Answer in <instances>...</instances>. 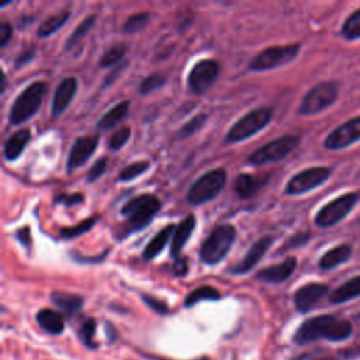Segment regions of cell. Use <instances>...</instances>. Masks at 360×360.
Segmentation results:
<instances>
[{"label":"cell","instance_id":"obj_1","mask_svg":"<svg viewBox=\"0 0 360 360\" xmlns=\"http://www.w3.org/2000/svg\"><path fill=\"white\" fill-rule=\"evenodd\" d=\"M353 328L347 319L332 314L312 316L304 321L295 330L292 340L297 345H307L318 339L329 342H343L352 336Z\"/></svg>","mask_w":360,"mask_h":360},{"label":"cell","instance_id":"obj_2","mask_svg":"<svg viewBox=\"0 0 360 360\" xmlns=\"http://www.w3.org/2000/svg\"><path fill=\"white\" fill-rule=\"evenodd\" d=\"M160 210V201L152 194H141L129 200L122 208L121 214L127 218V233L145 228L156 212Z\"/></svg>","mask_w":360,"mask_h":360},{"label":"cell","instance_id":"obj_3","mask_svg":"<svg viewBox=\"0 0 360 360\" xmlns=\"http://www.w3.org/2000/svg\"><path fill=\"white\" fill-rule=\"evenodd\" d=\"M236 236V231L229 224H221L212 229L210 236L202 242L200 257L207 264L219 263L229 252Z\"/></svg>","mask_w":360,"mask_h":360},{"label":"cell","instance_id":"obj_4","mask_svg":"<svg viewBox=\"0 0 360 360\" xmlns=\"http://www.w3.org/2000/svg\"><path fill=\"white\" fill-rule=\"evenodd\" d=\"M46 94V84L44 82H34L25 87L14 100L10 108V124L18 125L30 120L41 107L42 98Z\"/></svg>","mask_w":360,"mask_h":360},{"label":"cell","instance_id":"obj_5","mask_svg":"<svg viewBox=\"0 0 360 360\" xmlns=\"http://www.w3.org/2000/svg\"><path fill=\"white\" fill-rule=\"evenodd\" d=\"M360 201V191H349L329 202L316 212L314 222L319 228H330L343 221Z\"/></svg>","mask_w":360,"mask_h":360},{"label":"cell","instance_id":"obj_6","mask_svg":"<svg viewBox=\"0 0 360 360\" xmlns=\"http://www.w3.org/2000/svg\"><path fill=\"white\" fill-rule=\"evenodd\" d=\"M339 97V86L333 80H325L311 87L302 97L298 114L314 115L330 107Z\"/></svg>","mask_w":360,"mask_h":360},{"label":"cell","instance_id":"obj_7","mask_svg":"<svg viewBox=\"0 0 360 360\" xmlns=\"http://www.w3.org/2000/svg\"><path fill=\"white\" fill-rule=\"evenodd\" d=\"M226 183V172L224 169H214L198 177L187 193V201L198 205L212 200L224 188Z\"/></svg>","mask_w":360,"mask_h":360},{"label":"cell","instance_id":"obj_8","mask_svg":"<svg viewBox=\"0 0 360 360\" xmlns=\"http://www.w3.org/2000/svg\"><path fill=\"white\" fill-rule=\"evenodd\" d=\"M270 120H271V110L267 107H259L249 111L229 128L226 134V142L228 143L240 142L246 138H250L252 135L263 129Z\"/></svg>","mask_w":360,"mask_h":360},{"label":"cell","instance_id":"obj_9","mask_svg":"<svg viewBox=\"0 0 360 360\" xmlns=\"http://www.w3.org/2000/svg\"><path fill=\"white\" fill-rule=\"evenodd\" d=\"M301 49V44H288V45H276L263 49L259 52L249 63L252 70H269L277 66H283L294 60Z\"/></svg>","mask_w":360,"mask_h":360},{"label":"cell","instance_id":"obj_10","mask_svg":"<svg viewBox=\"0 0 360 360\" xmlns=\"http://www.w3.org/2000/svg\"><path fill=\"white\" fill-rule=\"evenodd\" d=\"M300 143V136L284 135L256 149L248 159L250 165H266L284 159Z\"/></svg>","mask_w":360,"mask_h":360},{"label":"cell","instance_id":"obj_11","mask_svg":"<svg viewBox=\"0 0 360 360\" xmlns=\"http://www.w3.org/2000/svg\"><path fill=\"white\" fill-rule=\"evenodd\" d=\"M332 174V167L328 166H314L308 167L297 174H294L287 186H285V193L291 195H298V194H305L321 184H323Z\"/></svg>","mask_w":360,"mask_h":360},{"label":"cell","instance_id":"obj_12","mask_svg":"<svg viewBox=\"0 0 360 360\" xmlns=\"http://www.w3.org/2000/svg\"><path fill=\"white\" fill-rule=\"evenodd\" d=\"M360 141V115L350 118L332 129L323 139V148L340 150Z\"/></svg>","mask_w":360,"mask_h":360},{"label":"cell","instance_id":"obj_13","mask_svg":"<svg viewBox=\"0 0 360 360\" xmlns=\"http://www.w3.org/2000/svg\"><path fill=\"white\" fill-rule=\"evenodd\" d=\"M219 65L214 59H202L197 62L188 73V87L195 94L205 93L217 80Z\"/></svg>","mask_w":360,"mask_h":360},{"label":"cell","instance_id":"obj_14","mask_svg":"<svg viewBox=\"0 0 360 360\" xmlns=\"http://www.w3.org/2000/svg\"><path fill=\"white\" fill-rule=\"evenodd\" d=\"M329 287L322 283H308L294 292V305L298 312H308L328 292Z\"/></svg>","mask_w":360,"mask_h":360},{"label":"cell","instance_id":"obj_15","mask_svg":"<svg viewBox=\"0 0 360 360\" xmlns=\"http://www.w3.org/2000/svg\"><path fill=\"white\" fill-rule=\"evenodd\" d=\"M98 143V138L94 135H84L75 141V143L70 148L69 158H68V170L72 172L76 167L83 166L89 158L94 153Z\"/></svg>","mask_w":360,"mask_h":360},{"label":"cell","instance_id":"obj_16","mask_svg":"<svg viewBox=\"0 0 360 360\" xmlns=\"http://www.w3.org/2000/svg\"><path fill=\"white\" fill-rule=\"evenodd\" d=\"M273 243V238L266 235L263 238H260L259 240H256L252 248L249 249V252L245 255V257L235 266H232L229 269L231 273H235V274H243V273H248L259 262L260 259L264 256V253L267 252V249L271 246Z\"/></svg>","mask_w":360,"mask_h":360},{"label":"cell","instance_id":"obj_17","mask_svg":"<svg viewBox=\"0 0 360 360\" xmlns=\"http://www.w3.org/2000/svg\"><path fill=\"white\" fill-rule=\"evenodd\" d=\"M297 267V257L290 256L287 257L284 262L278 263V264H273L269 267L262 269L256 277L263 281V283H271V284H278L285 281L295 270Z\"/></svg>","mask_w":360,"mask_h":360},{"label":"cell","instance_id":"obj_18","mask_svg":"<svg viewBox=\"0 0 360 360\" xmlns=\"http://www.w3.org/2000/svg\"><path fill=\"white\" fill-rule=\"evenodd\" d=\"M77 90L76 77H65L56 86L52 97V115H60L66 107L70 104L75 93Z\"/></svg>","mask_w":360,"mask_h":360},{"label":"cell","instance_id":"obj_19","mask_svg":"<svg viewBox=\"0 0 360 360\" xmlns=\"http://www.w3.org/2000/svg\"><path fill=\"white\" fill-rule=\"evenodd\" d=\"M195 226V217L193 214L187 215L183 221H180V224H177L173 236H172V243H170V255L172 257L177 259V256L180 255L183 246L187 243V240L190 239L193 231Z\"/></svg>","mask_w":360,"mask_h":360},{"label":"cell","instance_id":"obj_20","mask_svg":"<svg viewBox=\"0 0 360 360\" xmlns=\"http://www.w3.org/2000/svg\"><path fill=\"white\" fill-rule=\"evenodd\" d=\"M352 252H353V249H352V245H349V243L336 245V246H333L332 249L326 250V252L321 256V259H319V262H318V266H319V269H322V270L335 269V267H338V266L346 263V262L350 259Z\"/></svg>","mask_w":360,"mask_h":360},{"label":"cell","instance_id":"obj_21","mask_svg":"<svg viewBox=\"0 0 360 360\" xmlns=\"http://www.w3.org/2000/svg\"><path fill=\"white\" fill-rule=\"evenodd\" d=\"M37 323L51 335H60L65 329L63 315L51 308H42L35 315Z\"/></svg>","mask_w":360,"mask_h":360},{"label":"cell","instance_id":"obj_22","mask_svg":"<svg viewBox=\"0 0 360 360\" xmlns=\"http://www.w3.org/2000/svg\"><path fill=\"white\" fill-rule=\"evenodd\" d=\"M357 297H360V274L349 278L347 281L332 290L329 294V302L336 305L347 302Z\"/></svg>","mask_w":360,"mask_h":360},{"label":"cell","instance_id":"obj_23","mask_svg":"<svg viewBox=\"0 0 360 360\" xmlns=\"http://www.w3.org/2000/svg\"><path fill=\"white\" fill-rule=\"evenodd\" d=\"M51 301L68 316L72 318L75 314H77L83 305V298L73 292H65V291H53L51 294Z\"/></svg>","mask_w":360,"mask_h":360},{"label":"cell","instance_id":"obj_24","mask_svg":"<svg viewBox=\"0 0 360 360\" xmlns=\"http://www.w3.org/2000/svg\"><path fill=\"white\" fill-rule=\"evenodd\" d=\"M176 226L174 224H167L165 228H162L150 240L149 243L145 246L143 252H142V257L145 260H152L156 255H159L163 248L166 246V243L169 242V238L173 236Z\"/></svg>","mask_w":360,"mask_h":360},{"label":"cell","instance_id":"obj_25","mask_svg":"<svg viewBox=\"0 0 360 360\" xmlns=\"http://www.w3.org/2000/svg\"><path fill=\"white\" fill-rule=\"evenodd\" d=\"M30 138H31L30 129H27V128H22V129L14 132L4 143V149H3L4 158L7 160H15L25 149Z\"/></svg>","mask_w":360,"mask_h":360},{"label":"cell","instance_id":"obj_26","mask_svg":"<svg viewBox=\"0 0 360 360\" xmlns=\"http://www.w3.org/2000/svg\"><path fill=\"white\" fill-rule=\"evenodd\" d=\"M129 108V101L128 100H122L118 104H115L112 108H110L98 121L97 128L98 129H110L114 125H117L128 112Z\"/></svg>","mask_w":360,"mask_h":360},{"label":"cell","instance_id":"obj_27","mask_svg":"<svg viewBox=\"0 0 360 360\" xmlns=\"http://www.w3.org/2000/svg\"><path fill=\"white\" fill-rule=\"evenodd\" d=\"M69 17H70V11H69V10H62V11H59V13H56V14H53V15L45 18V20L41 22V25L38 27L37 35L41 37V38L51 35L52 32H55L56 30H59V28L68 21Z\"/></svg>","mask_w":360,"mask_h":360},{"label":"cell","instance_id":"obj_28","mask_svg":"<svg viewBox=\"0 0 360 360\" xmlns=\"http://www.w3.org/2000/svg\"><path fill=\"white\" fill-rule=\"evenodd\" d=\"M219 298H221V294L217 288L211 285H201L187 294L184 300V307H193L200 301H215Z\"/></svg>","mask_w":360,"mask_h":360},{"label":"cell","instance_id":"obj_29","mask_svg":"<svg viewBox=\"0 0 360 360\" xmlns=\"http://www.w3.org/2000/svg\"><path fill=\"white\" fill-rule=\"evenodd\" d=\"M259 188V181L248 173H242L235 179V184H233V190L235 193L240 197V198H249L252 197L256 190Z\"/></svg>","mask_w":360,"mask_h":360},{"label":"cell","instance_id":"obj_30","mask_svg":"<svg viewBox=\"0 0 360 360\" xmlns=\"http://www.w3.org/2000/svg\"><path fill=\"white\" fill-rule=\"evenodd\" d=\"M340 35L343 39L353 42L360 39V8L354 10L343 22L340 28Z\"/></svg>","mask_w":360,"mask_h":360},{"label":"cell","instance_id":"obj_31","mask_svg":"<svg viewBox=\"0 0 360 360\" xmlns=\"http://www.w3.org/2000/svg\"><path fill=\"white\" fill-rule=\"evenodd\" d=\"M96 329H97V323L94 318H86L82 325L79 326L77 330V338L80 339V342L89 347V349H96L97 343L94 340L96 336Z\"/></svg>","mask_w":360,"mask_h":360},{"label":"cell","instance_id":"obj_32","mask_svg":"<svg viewBox=\"0 0 360 360\" xmlns=\"http://www.w3.org/2000/svg\"><path fill=\"white\" fill-rule=\"evenodd\" d=\"M96 21V15H89L86 17L72 32V35L69 37V39L66 41V49H72L73 46H77L80 44V41L86 37V34L90 31V28L93 27Z\"/></svg>","mask_w":360,"mask_h":360},{"label":"cell","instance_id":"obj_33","mask_svg":"<svg viewBox=\"0 0 360 360\" xmlns=\"http://www.w3.org/2000/svg\"><path fill=\"white\" fill-rule=\"evenodd\" d=\"M97 219H98V215H94V217H91V218H87V219L79 222V224L75 225V226L62 228V229L59 231V236L63 238V239H73V238H76V236H79V235L87 232L89 229H91Z\"/></svg>","mask_w":360,"mask_h":360},{"label":"cell","instance_id":"obj_34","mask_svg":"<svg viewBox=\"0 0 360 360\" xmlns=\"http://www.w3.org/2000/svg\"><path fill=\"white\" fill-rule=\"evenodd\" d=\"M125 52H127L125 44H115V45L110 46V48L101 55V59H100L98 65L103 66V68L111 66V65L117 63L118 60H121L122 56L125 55Z\"/></svg>","mask_w":360,"mask_h":360},{"label":"cell","instance_id":"obj_35","mask_svg":"<svg viewBox=\"0 0 360 360\" xmlns=\"http://www.w3.org/2000/svg\"><path fill=\"white\" fill-rule=\"evenodd\" d=\"M149 169V162L146 160H139V162H135V163H131L128 165L127 167H124L118 176V179L121 181H129L138 176H141L142 173H145L146 170Z\"/></svg>","mask_w":360,"mask_h":360},{"label":"cell","instance_id":"obj_36","mask_svg":"<svg viewBox=\"0 0 360 360\" xmlns=\"http://www.w3.org/2000/svg\"><path fill=\"white\" fill-rule=\"evenodd\" d=\"M208 115L207 114H197L195 117H193L188 122H186L183 125V128L179 131V138L184 139V138H188L191 135H194L197 131L201 129V127L204 125V122L207 121Z\"/></svg>","mask_w":360,"mask_h":360},{"label":"cell","instance_id":"obj_37","mask_svg":"<svg viewBox=\"0 0 360 360\" xmlns=\"http://www.w3.org/2000/svg\"><path fill=\"white\" fill-rule=\"evenodd\" d=\"M149 20V13L148 11H142V13H136L134 15H131L124 25V31L127 34H135L138 31H141L146 22Z\"/></svg>","mask_w":360,"mask_h":360},{"label":"cell","instance_id":"obj_38","mask_svg":"<svg viewBox=\"0 0 360 360\" xmlns=\"http://www.w3.org/2000/svg\"><path fill=\"white\" fill-rule=\"evenodd\" d=\"M166 83V77L160 73H153L145 77L139 86V93L141 94H149L158 89H160Z\"/></svg>","mask_w":360,"mask_h":360},{"label":"cell","instance_id":"obj_39","mask_svg":"<svg viewBox=\"0 0 360 360\" xmlns=\"http://www.w3.org/2000/svg\"><path fill=\"white\" fill-rule=\"evenodd\" d=\"M131 136V129L129 127H122L118 131H115L112 134V136L108 139V148L112 150H118L121 149L129 139Z\"/></svg>","mask_w":360,"mask_h":360},{"label":"cell","instance_id":"obj_40","mask_svg":"<svg viewBox=\"0 0 360 360\" xmlns=\"http://www.w3.org/2000/svg\"><path fill=\"white\" fill-rule=\"evenodd\" d=\"M141 297H142V301H143L150 309H153L155 312H158L159 315H167V314L170 312L169 305H167L165 301H162V300H159V298H156V297H153V295H149V294H142Z\"/></svg>","mask_w":360,"mask_h":360},{"label":"cell","instance_id":"obj_41","mask_svg":"<svg viewBox=\"0 0 360 360\" xmlns=\"http://www.w3.org/2000/svg\"><path fill=\"white\" fill-rule=\"evenodd\" d=\"M105 167H107V159L105 158H100L98 160H96L94 165L90 167V170L87 173V183L96 181L105 172Z\"/></svg>","mask_w":360,"mask_h":360},{"label":"cell","instance_id":"obj_42","mask_svg":"<svg viewBox=\"0 0 360 360\" xmlns=\"http://www.w3.org/2000/svg\"><path fill=\"white\" fill-rule=\"evenodd\" d=\"M83 195L80 193H72V194H60L58 197H55V202H62L68 207L70 205H76L80 204L83 201Z\"/></svg>","mask_w":360,"mask_h":360},{"label":"cell","instance_id":"obj_43","mask_svg":"<svg viewBox=\"0 0 360 360\" xmlns=\"http://www.w3.org/2000/svg\"><path fill=\"white\" fill-rule=\"evenodd\" d=\"M13 35V27L7 21L0 22V46H6L7 42L11 39Z\"/></svg>","mask_w":360,"mask_h":360},{"label":"cell","instance_id":"obj_44","mask_svg":"<svg viewBox=\"0 0 360 360\" xmlns=\"http://www.w3.org/2000/svg\"><path fill=\"white\" fill-rule=\"evenodd\" d=\"M34 55H35V48H30V49L24 51V52L17 58V60H15V68H21V66H24L25 63H28V62L34 58Z\"/></svg>","mask_w":360,"mask_h":360},{"label":"cell","instance_id":"obj_45","mask_svg":"<svg viewBox=\"0 0 360 360\" xmlns=\"http://www.w3.org/2000/svg\"><path fill=\"white\" fill-rule=\"evenodd\" d=\"M188 270V264H187V260L186 257H177L176 262H174V266H173V271L176 276H184Z\"/></svg>","mask_w":360,"mask_h":360},{"label":"cell","instance_id":"obj_46","mask_svg":"<svg viewBox=\"0 0 360 360\" xmlns=\"http://www.w3.org/2000/svg\"><path fill=\"white\" fill-rule=\"evenodd\" d=\"M17 238L20 239V242L27 248L30 249L31 246V235H30V228L28 226H24L21 229L17 231Z\"/></svg>","mask_w":360,"mask_h":360},{"label":"cell","instance_id":"obj_47","mask_svg":"<svg viewBox=\"0 0 360 360\" xmlns=\"http://www.w3.org/2000/svg\"><path fill=\"white\" fill-rule=\"evenodd\" d=\"M308 239H309V233H298V235H295V236H292V238L290 239V242L285 245L284 249H290L291 246H292V248H294V246H300V245L305 243Z\"/></svg>","mask_w":360,"mask_h":360},{"label":"cell","instance_id":"obj_48","mask_svg":"<svg viewBox=\"0 0 360 360\" xmlns=\"http://www.w3.org/2000/svg\"><path fill=\"white\" fill-rule=\"evenodd\" d=\"M105 326H107V336H108V340H110V342H114V340L117 339V332H115L114 326H111L110 323H105Z\"/></svg>","mask_w":360,"mask_h":360},{"label":"cell","instance_id":"obj_49","mask_svg":"<svg viewBox=\"0 0 360 360\" xmlns=\"http://www.w3.org/2000/svg\"><path fill=\"white\" fill-rule=\"evenodd\" d=\"M4 89H6V75L1 73V86H0V91L3 93Z\"/></svg>","mask_w":360,"mask_h":360},{"label":"cell","instance_id":"obj_50","mask_svg":"<svg viewBox=\"0 0 360 360\" xmlns=\"http://www.w3.org/2000/svg\"><path fill=\"white\" fill-rule=\"evenodd\" d=\"M156 360H170V359H163V357H158ZM194 360H211L210 357H207V356H202V357H198V359H194Z\"/></svg>","mask_w":360,"mask_h":360},{"label":"cell","instance_id":"obj_51","mask_svg":"<svg viewBox=\"0 0 360 360\" xmlns=\"http://www.w3.org/2000/svg\"><path fill=\"white\" fill-rule=\"evenodd\" d=\"M316 360H336L335 357H322V359H316Z\"/></svg>","mask_w":360,"mask_h":360}]
</instances>
